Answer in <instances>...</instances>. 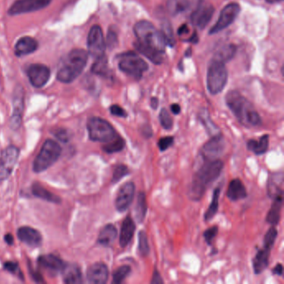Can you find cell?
I'll list each match as a JSON object with an SVG mask.
<instances>
[{
  "label": "cell",
  "mask_w": 284,
  "mask_h": 284,
  "mask_svg": "<svg viewBox=\"0 0 284 284\" xmlns=\"http://www.w3.org/2000/svg\"><path fill=\"white\" fill-rule=\"evenodd\" d=\"M5 240L9 245H12L14 243V238L12 236L11 234H6L5 237Z\"/></svg>",
  "instance_id": "obj_55"
},
{
  "label": "cell",
  "mask_w": 284,
  "mask_h": 284,
  "mask_svg": "<svg viewBox=\"0 0 284 284\" xmlns=\"http://www.w3.org/2000/svg\"><path fill=\"white\" fill-rule=\"evenodd\" d=\"M109 110L111 115L116 116V117L127 118V116H128L126 111L118 104H113V105L111 106Z\"/></svg>",
  "instance_id": "obj_46"
},
{
  "label": "cell",
  "mask_w": 284,
  "mask_h": 284,
  "mask_svg": "<svg viewBox=\"0 0 284 284\" xmlns=\"http://www.w3.org/2000/svg\"><path fill=\"white\" fill-rule=\"evenodd\" d=\"M55 136L58 137V139H60L62 142L66 143L69 141V134H68V132L66 130H64V129L58 130L55 133Z\"/></svg>",
  "instance_id": "obj_47"
},
{
  "label": "cell",
  "mask_w": 284,
  "mask_h": 284,
  "mask_svg": "<svg viewBox=\"0 0 284 284\" xmlns=\"http://www.w3.org/2000/svg\"><path fill=\"white\" fill-rule=\"evenodd\" d=\"M19 150L15 146H9L0 156V181L7 179L11 175L18 161Z\"/></svg>",
  "instance_id": "obj_10"
},
{
  "label": "cell",
  "mask_w": 284,
  "mask_h": 284,
  "mask_svg": "<svg viewBox=\"0 0 284 284\" xmlns=\"http://www.w3.org/2000/svg\"><path fill=\"white\" fill-rule=\"evenodd\" d=\"M228 82V70L224 63L219 60H212L207 75V87L213 95L219 94L223 90Z\"/></svg>",
  "instance_id": "obj_8"
},
{
  "label": "cell",
  "mask_w": 284,
  "mask_h": 284,
  "mask_svg": "<svg viewBox=\"0 0 284 284\" xmlns=\"http://www.w3.org/2000/svg\"><path fill=\"white\" fill-rule=\"evenodd\" d=\"M5 268L9 273H13V274L18 275L19 278H22L23 280V276L22 274V272L19 270L18 264L14 263V262H6L5 264Z\"/></svg>",
  "instance_id": "obj_45"
},
{
  "label": "cell",
  "mask_w": 284,
  "mask_h": 284,
  "mask_svg": "<svg viewBox=\"0 0 284 284\" xmlns=\"http://www.w3.org/2000/svg\"><path fill=\"white\" fill-rule=\"evenodd\" d=\"M129 174H130V171H129V168H128V166H126V165H116V167H115V170H113V173H112V180H111V183H112V184L119 183L121 179H123V178L127 176V175H128Z\"/></svg>",
  "instance_id": "obj_39"
},
{
  "label": "cell",
  "mask_w": 284,
  "mask_h": 284,
  "mask_svg": "<svg viewBox=\"0 0 284 284\" xmlns=\"http://www.w3.org/2000/svg\"><path fill=\"white\" fill-rule=\"evenodd\" d=\"M174 144V137L173 136L161 137L158 142V149L161 152H164L169 149L170 147H172Z\"/></svg>",
  "instance_id": "obj_44"
},
{
  "label": "cell",
  "mask_w": 284,
  "mask_h": 284,
  "mask_svg": "<svg viewBox=\"0 0 284 284\" xmlns=\"http://www.w3.org/2000/svg\"><path fill=\"white\" fill-rule=\"evenodd\" d=\"M170 109H171V112L175 115H179L181 112V107L178 103H173L172 105L170 106Z\"/></svg>",
  "instance_id": "obj_52"
},
{
  "label": "cell",
  "mask_w": 284,
  "mask_h": 284,
  "mask_svg": "<svg viewBox=\"0 0 284 284\" xmlns=\"http://www.w3.org/2000/svg\"><path fill=\"white\" fill-rule=\"evenodd\" d=\"M131 273V267L128 265L120 266L112 273V282L119 284L126 279Z\"/></svg>",
  "instance_id": "obj_37"
},
{
  "label": "cell",
  "mask_w": 284,
  "mask_h": 284,
  "mask_svg": "<svg viewBox=\"0 0 284 284\" xmlns=\"http://www.w3.org/2000/svg\"><path fill=\"white\" fill-rule=\"evenodd\" d=\"M152 284H162L163 283V280L161 277L160 273L158 272L157 269L154 270V273H153V276H152L151 279Z\"/></svg>",
  "instance_id": "obj_48"
},
{
  "label": "cell",
  "mask_w": 284,
  "mask_h": 284,
  "mask_svg": "<svg viewBox=\"0 0 284 284\" xmlns=\"http://www.w3.org/2000/svg\"><path fill=\"white\" fill-rule=\"evenodd\" d=\"M119 67L123 73H126L136 80H139L144 73L149 69V64L146 61L133 51L119 55Z\"/></svg>",
  "instance_id": "obj_6"
},
{
  "label": "cell",
  "mask_w": 284,
  "mask_h": 284,
  "mask_svg": "<svg viewBox=\"0 0 284 284\" xmlns=\"http://www.w3.org/2000/svg\"><path fill=\"white\" fill-rule=\"evenodd\" d=\"M137 41L134 46L139 53L155 64L163 63L167 45L163 34L149 21H139L133 27Z\"/></svg>",
  "instance_id": "obj_1"
},
{
  "label": "cell",
  "mask_w": 284,
  "mask_h": 284,
  "mask_svg": "<svg viewBox=\"0 0 284 284\" xmlns=\"http://www.w3.org/2000/svg\"><path fill=\"white\" fill-rule=\"evenodd\" d=\"M136 223L130 216H127L122 224L119 236V244L122 247H125L129 244L135 234Z\"/></svg>",
  "instance_id": "obj_21"
},
{
  "label": "cell",
  "mask_w": 284,
  "mask_h": 284,
  "mask_svg": "<svg viewBox=\"0 0 284 284\" xmlns=\"http://www.w3.org/2000/svg\"><path fill=\"white\" fill-rule=\"evenodd\" d=\"M236 46L234 44H229L221 48L218 51L217 55H215L214 60H219L221 62H228L229 60H232L234 58V55L236 53Z\"/></svg>",
  "instance_id": "obj_36"
},
{
  "label": "cell",
  "mask_w": 284,
  "mask_h": 284,
  "mask_svg": "<svg viewBox=\"0 0 284 284\" xmlns=\"http://www.w3.org/2000/svg\"><path fill=\"white\" fill-rule=\"evenodd\" d=\"M282 174H273L268 183V193L269 197L274 198L278 195H283L282 191Z\"/></svg>",
  "instance_id": "obj_29"
},
{
  "label": "cell",
  "mask_w": 284,
  "mask_h": 284,
  "mask_svg": "<svg viewBox=\"0 0 284 284\" xmlns=\"http://www.w3.org/2000/svg\"><path fill=\"white\" fill-rule=\"evenodd\" d=\"M38 262L42 268L48 270L52 274H57L59 272H61L65 265L60 258H58L57 256L53 254L40 256Z\"/></svg>",
  "instance_id": "obj_22"
},
{
  "label": "cell",
  "mask_w": 284,
  "mask_h": 284,
  "mask_svg": "<svg viewBox=\"0 0 284 284\" xmlns=\"http://www.w3.org/2000/svg\"><path fill=\"white\" fill-rule=\"evenodd\" d=\"M273 273L277 275V276H282V273H283V266L281 264H277L273 268Z\"/></svg>",
  "instance_id": "obj_51"
},
{
  "label": "cell",
  "mask_w": 284,
  "mask_h": 284,
  "mask_svg": "<svg viewBox=\"0 0 284 284\" xmlns=\"http://www.w3.org/2000/svg\"><path fill=\"white\" fill-rule=\"evenodd\" d=\"M283 195H278L273 198V203L268 211L266 218V222L272 226H277L280 222L281 213H282Z\"/></svg>",
  "instance_id": "obj_24"
},
{
  "label": "cell",
  "mask_w": 284,
  "mask_h": 284,
  "mask_svg": "<svg viewBox=\"0 0 284 284\" xmlns=\"http://www.w3.org/2000/svg\"><path fill=\"white\" fill-rule=\"evenodd\" d=\"M51 0H17L9 10L10 15L26 14L47 7Z\"/></svg>",
  "instance_id": "obj_14"
},
{
  "label": "cell",
  "mask_w": 284,
  "mask_h": 284,
  "mask_svg": "<svg viewBox=\"0 0 284 284\" xmlns=\"http://www.w3.org/2000/svg\"><path fill=\"white\" fill-rule=\"evenodd\" d=\"M220 188H216L213 191V198L211 202L210 205H209V209L206 211V213L204 214V220L208 222L214 218V216L217 214L219 208V197H220Z\"/></svg>",
  "instance_id": "obj_33"
},
{
  "label": "cell",
  "mask_w": 284,
  "mask_h": 284,
  "mask_svg": "<svg viewBox=\"0 0 284 284\" xmlns=\"http://www.w3.org/2000/svg\"><path fill=\"white\" fill-rule=\"evenodd\" d=\"M106 44L103 30L100 26L94 25L91 27L88 36V49L89 53L95 59H99L105 53Z\"/></svg>",
  "instance_id": "obj_11"
},
{
  "label": "cell",
  "mask_w": 284,
  "mask_h": 284,
  "mask_svg": "<svg viewBox=\"0 0 284 284\" xmlns=\"http://www.w3.org/2000/svg\"><path fill=\"white\" fill-rule=\"evenodd\" d=\"M150 105L154 109H157L158 107V99L155 97L152 98L151 100H150Z\"/></svg>",
  "instance_id": "obj_54"
},
{
  "label": "cell",
  "mask_w": 284,
  "mask_h": 284,
  "mask_svg": "<svg viewBox=\"0 0 284 284\" xmlns=\"http://www.w3.org/2000/svg\"><path fill=\"white\" fill-rule=\"evenodd\" d=\"M135 190V184L133 182H128L120 187L115 200V208L117 211L123 213L129 208L134 198Z\"/></svg>",
  "instance_id": "obj_15"
},
{
  "label": "cell",
  "mask_w": 284,
  "mask_h": 284,
  "mask_svg": "<svg viewBox=\"0 0 284 284\" xmlns=\"http://www.w3.org/2000/svg\"><path fill=\"white\" fill-rule=\"evenodd\" d=\"M189 0H167V11L173 16H176L186 11L189 7Z\"/></svg>",
  "instance_id": "obj_32"
},
{
  "label": "cell",
  "mask_w": 284,
  "mask_h": 284,
  "mask_svg": "<svg viewBox=\"0 0 284 284\" xmlns=\"http://www.w3.org/2000/svg\"><path fill=\"white\" fill-rule=\"evenodd\" d=\"M161 32L163 34L167 45L173 47L175 44V40H174V34H173L172 26L170 25L168 23H163Z\"/></svg>",
  "instance_id": "obj_42"
},
{
  "label": "cell",
  "mask_w": 284,
  "mask_h": 284,
  "mask_svg": "<svg viewBox=\"0 0 284 284\" xmlns=\"http://www.w3.org/2000/svg\"><path fill=\"white\" fill-rule=\"evenodd\" d=\"M87 51L81 48L72 50L60 63L58 69V80L64 83H69L75 80L83 71L87 64Z\"/></svg>",
  "instance_id": "obj_4"
},
{
  "label": "cell",
  "mask_w": 284,
  "mask_h": 284,
  "mask_svg": "<svg viewBox=\"0 0 284 284\" xmlns=\"http://www.w3.org/2000/svg\"><path fill=\"white\" fill-rule=\"evenodd\" d=\"M223 162L220 159L204 160V164L195 173L188 188V197L192 201H200L210 184L218 179L223 169Z\"/></svg>",
  "instance_id": "obj_2"
},
{
  "label": "cell",
  "mask_w": 284,
  "mask_h": 284,
  "mask_svg": "<svg viewBox=\"0 0 284 284\" xmlns=\"http://www.w3.org/2000/svg\"><path fill=\"white\" fill-rule=\"evenodd\" d=\"M271 248L264 247L259 248L252 259V267L255 274H261L265 271L269 265V257H270Z\"/></svg>",
  "instance_id": "obj_20"
},
{
  "label": "cell",
  "mask_w": 284,
  "mask_h": 284,
  "mask_svg": "<svg viewBox=\"0 0 284 284\" xmlns=\"http://www.w3.org/2000/svg\"><path fill=\"white\" fill-rule=\"evenodd\" d=\"M266 1L270 4H276V3L282 2V0H266Z\"/></svg>",
  "instance_id": "obj_56"
},
{
  "label": "cell",
  "mask_w": 284,
  "mask_h": 284,
  "mask_svg": "<svg viewBox=\"0 0 284 284\" xmlns=\"http://www.w3.org/2000/svg\"><path fill=\"white\" fill-rule=\"evenodd\" d=\"M91 70L97 75L103 76V77L108 76L109 70H108V59L106 58L105 55L96 59V61L92 66Z\"/></svg>",
  "instance_id": "obj_35"
},
{
  "label": "cell",
  "mask_w": 284,
  "mask_h": 284,
  "mask_svg": "<svg viewBox=\"0 0 284 284\" xmlns=\"http://www.w3.org/2000/svg\"><path fill=\"white\" fill-rule=\"evenodd\" d=\"M108 267L103 263H96L88 268L87 278L90 283H106L108 282Z\"/></svg>",
  "instance_id": "obj_18"
},
{
  "label": "cell",
  "mask_w": 284,
  "mask_h": 284,
  "mask_svg": "<svg viewBox=\"0 0 284 284\" xmlns=\"http://www.w3.org/2000/svg\"><path fill=\"white\" fill-rule=\"evenodd\" d=\"M277 237V229H276L274 226L271 227L270 229H268V231L266 233L265 235H264V246L269 247V248L272 249L273 245H274L275 242H276Z\"/></svg>",
  "instance_id": "obj_41"
},
{
  "label": "cell",
  "mask_w": 284,
  "mask_h": 284,
  "mask_svg": "<svg viewBox=\"0 0 284 284\" xmlns=\"http://www.w3.org/2000/svg\"><path fill=\"white\" fill-rule=\"evenodd\" d=\"M147 210H148V204H147L146 194L145 192H139L137 194V202H136L135 218L137 222H144L146 217Z\"/></svg>",
  "instance_id": "obj_31"
},
{
  "label": "cell",
  "mask_w": 284,
  "mask_h": 284,
  "mask_svg": "<svg viewBox=\"0 0 284 284\" xmlns=\"http://www.w3.org/2000/svg\"><path fill=\"white\" fill-rule=\"evenodd\" d=\"M178 33H179V35H185V34L188 33V26L186 25V24H184V25H182L181 27H179V31H178Z\"/></svg>",
  "instance_id": "obj_53"
},
{
  "label": "cell",
  "mask_w": 284,
  "mask_h": 284,
  "mask_svg": "<svg viewBox=\"0 0 284 284\" xmlns=\"http://www.w3.org/2000/svg\"><path fill=\"white\" fill-rule=\"evenodd\" d=\"M87 128L90 138L94 142L108 143L119 136L112 124L101 118L89 119Z\"/></svg>",
  "instance_id": "obj_7"
},
{
  "label": "cell",
  "mask_w": 284,
  "mask_h": 284,
  "mask_svg": "<svg viewBox=\"0 0 284 284\" xmlns=\"http://www.w3.org/2000/svg\"><path fill=\"white\" fill-rule=\"evenodd\" d=\"M18 238L21 242L30 247H36L41 245L42 235L38 230L30 227H21L18 229Z\"/></svg>",
  "instance_id": "obj_19"
},
{
  "label": "cell",
  "mask_w": 284,
  "mask_h": 284,
  "mask_svg": "<svg viewBox=\"0 0 284 284\" xmlns=\"http://www.w3.org/2000/svg\"><path fill=\"white\" fill-rule=\"evenodd\" d=\"M118 236L117 229L115 225L107 224L102 229L98 238V243L104 247H109L116 240Z\"/></svg>",
  "instance_id": "obj_27"
},
{
  "label": "cell",
  "mask_w": 284,
  "mask_h": 284,
  "mask_svg": "<svg viewBox=\"0 0 284 284\" xmlns=\"http://www.w3.org/2000/svg\"><path fill=\"white\" fill-rule=\"evenodd\" d=\"M138 252L142 257H147L150 252L148 236L144 230L138 233Z\"/></svg>",
  "instance_id": "obj_38"
},
{
  "label": "cell",
  "mask_w": 284,
  "mask_h": 284,
  "mask_svg": "<svg viewBox=\"0 0 284 284\" xmlns=\"http://www.w3.org/2000/svg\"><path fill=\"white\" fill-rule=\"evenodd\" d=\"M141 133H142L143 136L146 138H149L153 136V130H152V128L149 125H145L143 127Z\"/></svg>",
  "instance_id": "obj_50"
},
{
  "label": "cell",
  "mask_w": 284,
  "mask_h": 284,
  "mask_svg": "<svg viewBox=\"0 0 284 284\" xmlns=\"http://www.w3.org/2000/svg\"><path fill=\"white\" fill-rule=\"evenodd\" d=\"M239 13H240V7L236 3H232L225 6L220 13L219 18L217 23L212 27L209 34L215 35L217 33L225 30L229 25H231L236 19Z\"/></svg>",
  "instance_id": "obj_9"
},
{
  "label": "cell",
  "mask_w": 284,
  "mask_h": 284,
  "mask_svg": "<svg viewBox=\"0 0 284 284\" xmlns=\"http://www.w3.org/2000/svg\"><path fill=\"white\" fill-rule=\"evenodd\" d=\"M247 195L245 186L240 179H234L229 183L227 191V196L229 200L235 202L244 200Z\"/></svg>",
  "instance_id": "obj_25"
},
{
  "label": "cell",
  "mask_w": 284,
  "mask_h": 284,
  "mask_svg": "<svg viewBox=\"0 0 284 284\" xmlns=\"http://www.w3.org/2000/svg\"><path fill=\"white\" fill-rule=\"evenodd\" d=\"M61 147L53 140L48 139L44 142L41 150L33 163V170L35 173H42L48 169L60 158Z\"/></svg>",
  "instance_id": "obj_5"
},
{
  "label": "cell",
  "mask_w": 284,
  "mask_h": 284,
  "mask_svg": "<svg viewBox=\"0 0 284 284\" xmlns=\"http://www.w3.org/2000/svg\"><path fill=\"white\" fill-rule=\"evenodd\" d=\"M125 147V141L121 136H117L115 139L111 140L109 142L106 143L105 145H103V152L107 154H115L121 152Z\"/></svg>",
  "instance_id": "obj_34"
},
{
  "label": "cell",
  "mask_w": 284,
  "mask_h": 284,
  "mask_svg": "<svg viewBox=\"0 0 284 284\" xmlns=\"http://www.w3.org/2000/svg\"><path fill=\"white\" fill-rule=\"evenodd\" d=\"M117 44V35L116 33L110 30L108 35V44L109 46H113Z\"/></svg>",
  "instance_id": "obj_49"
},
{
  "label": "cell",
  "mask_w": 284,
  "mask_h": 284,
  "mask_svg": "<svg viewBox=\"0 0 284 284\" xmlns=\"http://www.w3.org/2000/svg\"><path fill=\"white\" fill-rule=\"evenodd\" d=\"M24 93L23 88L18 87L14 96V112L10 120V127L12 129L16 130L20 127L22 123V115H23V104H24Z\"/></svg>",
  "instance_id": "obj_17"
},
{
  "label": "cell",
  "mask_w": 284,
  "mask_h": 284,
  "mask_svg": "<svg viewBox=\"0 0 284 284\" xmlns=\"http://www.w3.org/2000/svg\"><path fill=\"white\" fill-rule=\"evenodd\" d=\"M229 109L238 121L246 128H255L263 124V120L254 106L239 92L232 90L225 97Z\"/></svg>",
  "instance_id": "obj_3"
},
{
  "label": "cell",
  "mask_w": 284,
  "mask_h": 284,
  "mask_svg": "<svg viewBox=\"0 0 284 284\" xmlns=\"http://www.w3.org/2000/svg\"><path fill=\"white\" fill-rule=\"evenodd\" d=\"M32 192L35 196L39 197V198H41V200H45V201L50 202L53 204H60L61 203L60 197H58L57 195H55L50 191L47 190L39 183H35L33 184Z\"/></svg>",
  "instance_id": "obj_30"
},
{
  "label": "cell",
  "mask_w": 284,
  "mask_h": 284,
  "mask_svg": "<svg viewBox=\"0 0 284 284\" xmlns=\"http://www.w3.org/2000/svg\"><path fill=\"white\" fill-rule=\"evenodd\" d=\"M269 147V135L264 134L259 140L249 139L247 143L248 151L252 152L256 155H262L268 151Z\"/></svg>",
  "instance_id": "obj_28"
},
{
  "label": "cell",
  "mask_w": 284,
  "mask_h": 284,
  "mask_svg": "<svg viewBox=\"0 0 284 284\" xmlns=\"http://www.w3.org/2000/svg\"><path fill=\"white\" fill-rule=\"evenodd\" d=\"M214 11L213 5L201 2L191 14V22L200 30H204L213 18Z\"/></svg>",
  "instance_id": "obj_13"
},
{
  "label": "cell",
  "mask_w": 284,
  "mask_h": 284,
  "mask_svg": "<svg viewBox=\"0 0 284 284\" xmlns=\"http://www.w3.org/2000/svg\"><path fill=\"white\" fill-rule=\"evenodd\" d=\"M38 47L39 44L36 39L29 36L23 37L15 44L14 52L17 56H23L34 53Z\"/></svg>",
  "instance_id": "obj_23"
},
{
  "label": "cell",
  "mask_w": 284,
  "mask_h": 284,
  "mask_svg": "<svg viewBox=\"0 0 284 284\" xmlns=\"http://www.w3.org/2000/svg\"><path fill=\"white\" fill-rule=\"evenodd\" d=\"M61 272L65 283L79 284L82 282V273L77 264L64 265Z\"/></svg>",
  "instance_id": "obj_26"
},
{
  "label": "cell",
  "mask_w": 284,
  "mask_h": 284,
  "mask_svg": "<svg viewBox=\"0 0 284 284\" xmlns=\"http://www.w3.org/2000/svg\"><path fill=\"white\" fill-rule=\"evenodd\" d=\"M31 84L35 88L44 87L50 78V69L44 64H31L27 70Z\"/></svg>",
  "instance_id": "obj_16"
},
{
  "label": "cell",
  "mask_w": 284,
  "mask_h": 284,
  "mask_svg": "<svg viewBox=\"0 0 284 284\" xmlns=\"http://www.w3.org/2000/svg\"><path fill=\"white\" fill-rule=\"evenodd\" d=\"M158 119L160 122L161 126L164 128L165 130H171L174 127V121H173L172 117L169 115V112L166 108H162L159 115H158Z\"/></svg>",
  "instance_id": "obj_40"
},
{
  "label": "cell",
  "mask_w": 284,
  "mask_h": 284,
  "mask_svg": "<svg viewBox=\"0 0 284 284\" xmlns=\"http://www.w3.org/2000/svg\"><path fill=\"white\" fill-rule=\"evenodd\" d=\"M224 149V137L222 133H216L203 146L201 154L204 160H214L223 154Z\"/></svg>",
  "instance_id": "obj_12"
},
{
  "label": "cell",
  "mask_w": 284,
  "mask_h": 284,
  "mask_svg": "<svg viewBox=\"0 0 284 284\" xmlns=\"http://www.w3.org/2000/svg\"><path fill=\"white\" fill-rule=\"evenodd\" d=\"M218 234V226H213L209 228L204 233V240L209 246L213 245V241L215 239L216 236Z\"/></svg>",
  "instance_id": "obj_43"
}]
</instances>
